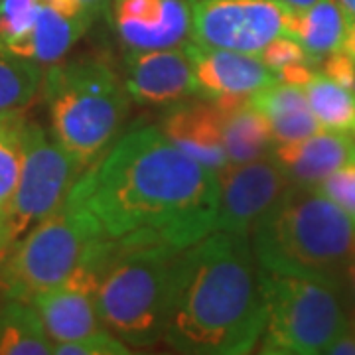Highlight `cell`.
Here are the masks:
<instances>
[{
    "label": "cell",
    "instance_id": "8fae6325",
    "mask_svg": "<svg viewBox=\"0 0 355 355\" xmlns=\"http://www.w3.org/2000/svg\"><path fill=\"white\" fill-rule=\"evenodd\" d=\"M109 10L127 51L176 48L191 38L188 0H111Z\"/></svg>",
    "mask_w": 355,
    "mask_h": 355
},
{
    "label": "cell",
    "instance_id": "9a60e30c",
    "mask_svg": "<svg viewBox=\"0 0 355 355\" xmlns=\"http://www.w3.org/2000/svg\"><path fill=\"white\" fill-rule=\"evenodd\" d=\"M270 154L277 158L291 182L320 184L343 166L355 162V137L334 130H320L298 142L275 144Z\"/></svg>",
    "mask_w": 355,
    "mask_h": 355
},
{
    "label": "cell",
    "instance_id": "44dd1931",
    "mask_svg": "<svg viewBox=\"0 0 355 355\" xmlns=\"http://www.w3.org/2000/svg\"><path fill=\"white\" fill-rule=\"evenodd\" d=\"M44 67L0 44V114H22L42 95Z\"/></svg>",
    "mask_w": 355,
    "mask_h": 355
},
{
    "label": "cell",
    "instance_id": "4dcf8cb0",
    "mask_svg": "<svg viewBox=\"0 0 355 355\" xmlns=\"http://www.w3.org/2000/svg\"><path fill=\"white\" fill-rule=\"evenodd\" d=\"M79 2L87 8V12L93 18H99L103 14L109 12V8H111V0H79Z\"/></svg>",
    "mask_w": 355,
    "mask_h": 355
},
{
    "label": "cell",
    "instance_id": "1f68e13d",
    "mask_svg": "<svg viewBox=\"0 0 355 355\" xmlns=\"http://www.w3.org/2000/svg\"><path fill=\"white\" fill-rule=\"evenodd\" d=\"M343 51H347L352 58L355 60V18L352 16L349 20V26H347V32H345V38H343Z\"/></svg>",
    "mask_w": 355,
    "mask_h": 355
},
{
    "label": "cell",
    "instance_id": "5b68a950",
    "mask_svg": "<svg viewBox=\"0 0 355 355\" xmlns=\"http://www.w3.org/2000/svg\"><path fill=\"white\" fill-rule=\"evenodd\" d=\"M178 251L156 233L114 239V253L95 292L103 328L130 347L162 342L170 268Z\"/></svg>",
    "mask_w": 355,
    "mask_h": 355
},
{
    "label": "cell",
    "instance_id": "e575fe53",
    "mask_svg": "<svg viewBox=\"0 0 355 355\" xmlns=\"http://www.w3.org/2000/svg\"><path fill=\"white\" fill-rule=\"evenodd\" d=\"M188 2H191V0H188Z\"/></svg>",
    "mask_w": 355,
    "mask_h": 355
},
{
    "label": "cell",
    "instance_id": "8992f818",
    "mask_svg": "<svg viewBox=\"0 0 355 355\" xmlns=\"http://www.w3.org/2000/svg\"><path fill=\"white\" fill-rule=\"evenodd\" d=\"M261 270L266 318L259 354H326L347 326L342 288L326 280Z\"/></svg>",
    "mask_w": 355,
    "mask_h": 355
},
{
    "label": "cell",
    "instance_id": "52a82bcc",
    "mask_svg": "<svg viewBox=\"0 0 355 355\" xmlns=\"http://www.w3.org/2000/svg\"><path fill=\"white\" fill-rule=\"evenodd\" d=\"M103 237L99 221L67 198L0 259V292L30 302L64 282Z\"/></svg>",
    "mask_w": 355,
    "mask_h": 355
},
{
    "label": "cell",
    "instance_id": "5bb4252c",
    "mask_svg": "<svg viewBox=\"0 0 355 355\" xmlns=\"http://www.w3.org/2000/svg\"><path fill=\"white\" fill-rule=\"evenodd\" d=\"M160 130L176 144L180 150L196 158L214 172L229 164L221 116L214 101H182L170 105L168 113L162 116Z\"/></svg>",
    "mask_w": 355,
    "mask_h": 355
},
{
    "label": "cell",
    "instance_id": "836d02e7",
    "mask_svg": "<svg viewBox=\"0 0 355 355\" xmlns=\"http://www.w3.org/2000/svg\"><path fill=\"white\" fill-rule=\"evenodd\" d=\"M340 4H342L343 8L347 10L349 16H354L355 18V0H340Z\"/></svg>",
    "mask_w": 355,
    "mask_h": 355
},
{
    "label": "cell",
    "instance_id": "7a4b0ae2",
    "mask_svg": "<svg viewBox=\"0 0 355 355\" xmlns=\"http://www.w3.org/2000/svg\"><path fill=\"white\" fill-rule=\"evenodd\" d=\"M263 270L249 235L211 231L170 268L162 343L186 355H245L265 330Z\"/></svg>",
    "mask_w": 355,
    "mask_h": 355
},
{
    "label": "cell",
    "instance_id": "f1b7e54d",
    "mask_svg": "<svg viewBox=\"0 0 355 355\" xmlns=\"http://www.w3.org/2000/svg\"><path fill=\"white\" fill-rule=\"evenodd\" d=\"M314 71H316V69H314L312 65L292 64L279 69L277 76H279L280 83H288V85H296V87L304 89V85L310 81V77H312Z\"/></svg>",
    "mask_w": 355,
    "mask_h": 355
},
{
    "label": "cell",
    "instance_id": "4316f807",
    "mask_svg": "<svg viewBox=\"0 0 355 355\" xmlns=\"http://www.w3.org/2000/svg\"><path fill=\"white\" fill-rule=\"evenodd\" d=\"M259 58L265 62L270 69L279 71L282 67L292 64H308L312 65L306 50L291 36H280L272 40L266 48L259 51ZM314 67V65H312Z\"/></svg>",
    "mask_w": 355,
    "mask_h": 355
},
{
    "label": "cell",
    "instance_id": "6da1fadb",
    "mask_svg": "<svg viewBox=\"0 0 355 355\" xmlns=\"http://www.w3.org/2000/svg\"><path fill=\"white\" fill-rule=\"evenodd\" d=\"M217 174L166 137L160 127L132 128L79 176L69 200L119 239L156 233L180 249L214 231Z\"/></svg>",
    "mask_w": 355,
    "mask_h": 355
},
{
    "label": "cell",
    "instance_id": "484cf974",
    "mask_svg": "<svg viewBox=\"0 0 355 355\" xmlns=\"http://www.w3.org/2000/svg\"><path fill=\"white\" fill-rule=\"evenodd\" d=\"M318 188L324 191L355 225V162L343 166L328 178H324L318 184Z\"/></svg>",
    "mask_w": 355,
    "mask_h": 355
},
{
    "label": "cell",
    "instance_id": "2e32d148",
    "mask_svg": "<svg viewBox=\"0 0 355 355\" xmlns=\"http://www.w3.org/2000/svg\"><path fill=\"white\" fill-rule=\"evenodd\" d=\"M251 103L266 119L275 144L298 142L324 130L318 123L316 114L312 113L302 87L279 81L254 93Z\"/></svg>",
    "mask_w": 355,
    "mask_h": 355
},
{
    "label": "cell",
    "instance_id": "d6986e66",
    "mask_svg": "<svg viewBox=\"0 0 355 355\" xmlns=\"http://www.w3.org/2000/svg\"><path fill=\"white\" fill-rule=\"evenodd\" d=\"M91 24L93 20L87 16H67L42 2L38 20L30 36L14 48L12 53L42 67L60 64Z\"/></svg>",
    "mask_w": 355,
    "mask_h": 355
},
{
    "label": "cell",
    "instance_id": "7402d4cb",
    "mask_svg": "<svg viewBox=\"0 0 355 355\" xmlns=\"http://www.w3.org/2000/svg\"><path fill=\"white\" fill-rule=\"evenodd\" d=\"M304 91L324 130L355 137V91L336 83L324 71H314Z\"/></svg>",
    "mask_w": 355,
    "mask_h": 355
},
{
    "label": "cell",
    "instance_id": "4fadbf2b",
    "mask_svg": "<svg viewBox=\"0 0 355 355\" xmlns=\"http://www.w3.org/2000/svg\"><path fill=\"white\" fill-rule=\"evenodd\" d=\"M125 85L140 105H176L198 95L186 46L125 53Z\"/></svg>",
    "mask_w": 355,
    "mask_h": 355
},
{
    "label": "cell",
    "instance_id": "30bf717a",
    "mask_svg": "<svg viewBox=\"0 0 355 355\" xmlns=\"http://www.w3.org/2000/svg\"><path fill=\"white\" fill-rule=\"evenodd\" d=\"M217 174L214 231L249 235L291 186V178L268 153L241 164H227Z\"/></svg>",
    "mask_w": 355,
    "mask_h": 355
},
{
    "label": "cell",
    "instance_id": "277c9868",
    "mask_svg": "<svg viewBox=\"0 0 355 355\" xmlns=\"http://www.w3.org/2000/svg\"><path fill=\"white\" fill-rule=\"evenodd\" d=\"M42 95L51 137L83 172L121 137L132 101L125 79L97 60L50 65L44 71Z\"/></svg>",
    "mask_w": 355,
    "mask_h": 355
},
{
    "label": "cell",
    "instance_id": "ba28073f",
    "mask_svg": "<svg viewBox=\"0 0 355 355\" xmlns=\"http://www.w3.org/2000/svg\"><path fill=\"white\" fill-rule=\"evenodd\" d=\"M83 168L44 128L26 121L24 160L4 223V253L67 200ZM0 257V259H2Z\"/></svg>",
    "mask_w": 355,
    "mask_h": 355
},
{
    "label": "cell",
    "instance_id": "3957f363",
    "mask_svg": "<svg viewBox=\"0 0 355 355\" xmlns=\"http://www.w3.org/2000/svg\"><path fill=\"white\" fill-rule=\"evenodd\" d=\"M261 268L342 284L355 257V225L318 184H296L251 231Z\"/></svg>",
    "mask_w": 355,
    "mask_h": 355
},
{
    "label": "cell",
    "instance_id": "83f0119b",
    "mask_svg": "<svg viewBox=\"0 0 355 355\" xmlns=\"http://www.w3.org/2000/svg\"><path fill=\"white\" fill-rule=\"evenodd\" d=\"M322 71L336 83L355 91V60L347 51L338 50L326 55L322 62Z\"/></svg>",
    "mask_w": 355,
    "mask_h": 355
},
{
    "label": "cell",
    "instance_id": "9c48e42d",
    "mask_svg": "<svg viewBox=\"0 0 355 355\" xmlns=\"http://www.w3.org/2000/svg\"><path fill=\"white\" fill-rule=\"evenodd\" d=\"M190 10L191 42L243 53L288 36L294 12L284 0H191Z\"/></svg>",
    "mask_w": 355,
    "mask_h": 355
},
{
    "label": "cell",
    "instance_id": "ffe728a7",
    "mask_svg": "<svg viewBox=\"0 0 355 355\" xmlns=\"http://www.w3.org/2000/svg\"><path fill=\"white\" fill-rule=\"evenodd\" d=\"M53 342L32 302L0 292V355H50Z\"/></svg>",
    "mask_w": 355,
    "mask_h": 355
},
{
    "label": "cell",
    "instance_id": "ac0fdd59",
    "mask_svg": "<svg viewBox=\"0 0 355 355\" xmlns=\"http://www.w3.org/2000/svg\"><path fill=\"white\" fill-rule=\"evenodd\" d=\"M352 16L340 0H318L312 6L296 10L291 16L288 36L294 38L308 53L316 67L326 55L342 50Z\"/></svg>",
    "mask_w": 355,
    "mask_h": 355
},
{
    "label": "cell",
    "instance_id": "603a6c76",
    "mask_svg": "<svg viewBox=\"0 0 355 355\" xmlns=\"http://www.w3.org/2000/svg\"><path fill=\"white\" fill-rule=\"evenodd\" d=\"M24 135L22 114H0V257L4 253V223L24 160Z\"/></svg>",
    "mask_w": 355,
    "mask_h": 355
},
{
    "label": "cell",
    "instance_id": "e0dca14e",
    "mask_svg": "<svg viewBox=\"0 0 355 355\" xmlns=\"http://www.w3.org/2000/svg\"><path fill=\"white\" fill-rule=\"evenodd\" d=\"M216 107L221 116L223 146L229 164H241L272 150L275 142L268 123L251 103V97H219Z\"/></svg>",
    "mask_w": 355,
    "mask_h": 355
},
{
    "label": "cell",
    "instance_id": "d4e9b609",
    "mask_svg": "<svg viewBox=\"0 0 355 355\" xmlns=\"http://www.w3.org/2000/svg\"><path fill=\"white\" fill-rule=\"evenodd\" d=\"M55 355H128L132 354L128 343L116 338L109 330H99L91 336L71 340V342L53 343Z\"/></svg>",
    "mask_w": 355,
    "mask_h": 355
},
{
    "label": "cell",
    "instance_id": "7c38bea8",
    "mask_svg": "<svg viewBox=\"0 0 355 355\" xmlns=\"http://www.w3.org/2000/svg\"><path fill=\"white\" fill-rule=\"evenodd\" d=\"M190 55L200 99L216 101L219 97H253L254 93L279 83L275 69L259 58V53L207 48L188 40Z\"/></svg>",
    "mask_w": 355,
    "mask_h": 355
},
{
    "label": "cell",
    "instance_id": "cb8c5ba5",
    "mask_svg": "<svg viewBox=\"0 0 355 355\" xmlns=\"http://www.w3.org/2000/svg\"><path fill=\"white\" fill-rule=\"evenodd\" d=\"M40 0H0V44L12 51L24 42L38 20Z\"/></svg>",
    "mask_w": 355,
    "mask_h": 355
},
{
    "label": "cell",
    "instance_id": "f546056e",
    "mask_svg": "<svg viewBox=\"0 0 355 355\" xmlns=\"http://www.w3.org/2000/svg\"><path fill=\"white\" fill-rule=\"evenodd\" d=\"M340 288L343 292V298L347 302V310H355V257L345 266Z\"/></svg>",
    "mask_w": 355,
    "mask_h": 355
},
{
    "label": "cell",
    "instance_id": "d6a6232c",
    "mask_svg": "<svg viewBox=\"0 0 355 355\" xmlns=\"http://www.w3.org/2000/svg\"><path fill=\"white\" fill-rule=\"evenodd\" d=\"M286 4H291L292 8H296V10H302V8H308V6H312L314 2L318 0H284Z\"/></svg>",
    "mask_w": 355,
    "mask_h": 355
}]
</instances>
